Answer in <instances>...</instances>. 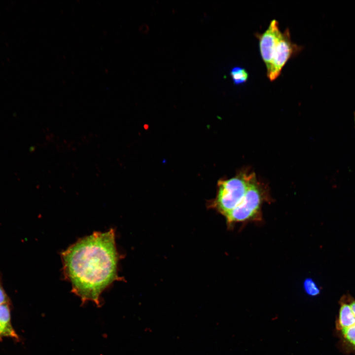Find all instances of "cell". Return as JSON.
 Masks as SVG:
<instances>
[{
  "instance_id": "obj_1",
  "label": "cell",
  "mask_w": 355,
  "mask_h": 355,
  "mask_svg": "<svg viewBox=\"0 0 355 355\" xmlns=\"http://www.w3.org/2000/svg\"><path fill=\"white\" fill-rule=\"evenodd\" d=\"M119 257L114 230L95 232L61 253L63 274L83 302L91 301L98 305L102 293L119 280Z\"/></svg>"
},
{
  "instance_id": "obj_2",
  "label": "cell",
  "mask_w": 355,
  "mask_h": 355,
  "mask_svg": "<svg viewBox=\"0 0 355 355\" xmlns=\"http://www.w3.org/2000/svg\"><path fill=\"white\" fill-rule=\"evenodd\" d=\"M271 201L267 188L255 178L239 204L224 217L227 225L233 227L236 224L261 223L262 206Z\"/></svg>"
},
{
  "instance_id": "obj_3",
  "label": "cell",
  "mask_w": 355,
  "mask_h": 355,
  "mask_svg": "<svg viewBox=\"0 0 355 355\" xmlns=\"http://www.w3.org/2000/svg\"><path fill=\"white\" fill-rule=\"evenodd\" d=\"M256 178L255 173L244 170L232 178L220 179L211 206L225 217L239 204Z\"/></svg>"
},
{
  "instance_id": "obj_4",
  "label": "cell",
  "mask_w": 355,
  "mask_h": 355,
  "mask_svg": "<svg viewBox=\"0 0 355 355\" xmlns=\"http://www.w3.org/2000/svg\"><path fill=\"white\" fill-rule=\"evenodd\" d=\"M303 47L293 43L290 37L288 28L282 33L276 47L271 67L267 72L268 79L273 81L281 74L282 69L288 60L295 56L302 49Z\"/></svg>"
},
{
  "instance_id": "obj_5",
  "label": "cell",
  "mask_w": 355,
  "mask_h": 355,
  "mask_svg": "<svg viewBox=\"0 0 355 355\" xmlns=\"http://www.w3.org/2000/svg\"><path fill=\"white\" fill-rule=\"evenodd\" d=\"M282 33L279 29V23L275 20L271 21L266 30L262 34L256 33L259 40L260 52L264 62L267 72L270 70L274 54Z\"/></svg>"
},
{
  "instance_id": "obj_6",
  "label": "cell",
  "mask_w": 355,
  "mask_h": 355,
  "mask_svg": "<svg viewBox=\"0 0 355 355\" xmlns=\"http://www.w3.org/2000/svg\"><path fill=\"white\" fill-rule=\"evenodd\" d=\"M340 308L335 326L337 331L350 327L355 324V315L344 295L339 301Z\"/></svg>"
},
{
  "instance_id": "obj_7",
  "label": "cell",
  "mask_w": 355,
  "mask_h": 355,
  "mask_svg": "<svg viewBox=\"0 0 355 355\" xmlns=\"http://www.w3.org/2000/svg\"><path fill=\"white\" fill-rule=\"evenodd\" d=\"M5 337L19 339L11 322L10 302L0 305V341Z\"/></svg>"
},
{
  "instance_id": "obj_8",
  "label": "cell",
  "mask_w": 355,
  "mask_h": 355,
  "mask_svg": "<svg viewBox=\"0 0 355 355\" xmlns=\"http://www.w3.org/2000/svg\"><path fill=\"white\" fill-rule=\"evenodd\" d=\"M337 331L343 350L347 353L355 354V324Z\"/></svg>"
},
{
  "instance_id": "obj_9",
  "label": "cell",
  "mask_w": 355,
  "mask_h": 355,
  "mask_svg": "<svg viewBox=\"0 0 355 355\" xmlns=\"http://www.w3.org/2000/svg\"><path fill=\"white\" fill-rule=\"evenodd\" d=\"M230 75L234 84L236 85L246 83L248 77V73L246 69L239 66L232 68L230 71Z\"/></svg>"
},
{
  "instance_id": "obj_10",
  "label": "cell",
  "mask_w": 355,
  "mask_h": 355,
  "mask_svg": "<svg viewBox=\"0 0 355 355\" xmlns=\"http://www.w3.org/2000/svg\"><path fill=\"white\" fill-rule=\"evenodd\" d=\"M304 289L309 296H315L320 293V289L316 283L312 279L307 278L304 282Z\"/></svg>"
},
{
  "instance_id": "obj_11",
  "label": "cell",
  "mask_w": 355,
  "mask_h": 355,
  "mask_svg": "<svg viewBox=\"0 0 355 355\" xmlns=\"http://www.w3.org/2000/svg\"><path fill=\"white\" fill-rule=\"evenodd\" d=\"M8 302H10V300L3 288L2 277L0 273V305Z\"/></svg>"
},
{
  "instance_id": "obj_12",
  "label": "cell",
  "mask_w": 355,
  "mask_h": 355,
  "mask_svg": "<svg viewBox=\"0 0 355 355\" xmlns=\"http://www.w3.org/2000/svg\"><path fill=\"white\" fill-rule=\"evenodd\" d=\"M345 297L349 303L351 309L355 315V299H354L351 295H345Z\"/></svg>"
},
{
  "instance_id": "obj_13",
  "label": "cell",
  "mask_w": 355,
  "mask_h": 355,
  "mask_svg": "<svg viewBox=\"0 0 355 355\" xmlns=\"http://www.w3.org/2000/svg\"><path fill=\"white\" fill-rule=\"evenodd\" d=\"M354 119H355V117H354Z\"/></svg>"
}]
</instances>
